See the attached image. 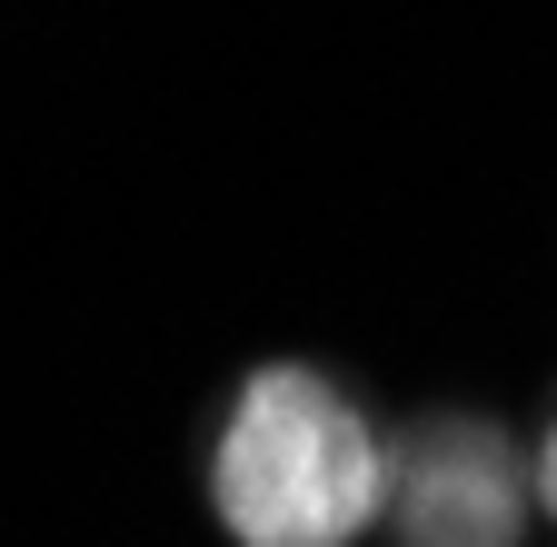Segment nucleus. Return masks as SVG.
Instances as JSON below:
<instances>
[{"label":"nucleus","mask_w":557,"mask_h":547,"mask_svg":"<svg viewBox=\"0 0 557 547\" xmlns=\"http://www.w3.org/2000/svg\"><path fill=\"white\" fill-rule=\"evenodd\" d=\"M398 458L319 369H259L220 428L209 498L239 547H348L388 518Z\"/></svg>","instance_id":"nucleus-1"},{"label":"nucleus","mask_w":557,"mask_h":547,"mask_svg":"<svg viewBox=\"0 0 557 547\" xmlns=\"http://www.w3.org/2000/svg\"><path fill=\"white\" fill-rule=\"evenodd\" d=\"M528 488L537 477L487 419H429L398 448L388 527H398V547H518Z\"/></svg>","instance_id":"nucleus-2"},{"label":"nucleus","mask_w":557,"mask_h":547,"mask_svg":"<svg viewBox=\"0 0 557 547\" xmlns=\"http://www.w3.org/2000/svg\"><path fill=\"white\" fill-rule=\"evenodd\" d=\"M528 477H537V498H547V518H557V428L537 438V468H528Z\"/></svg>","instance_id":"nucleus-3"}]
</instances>
